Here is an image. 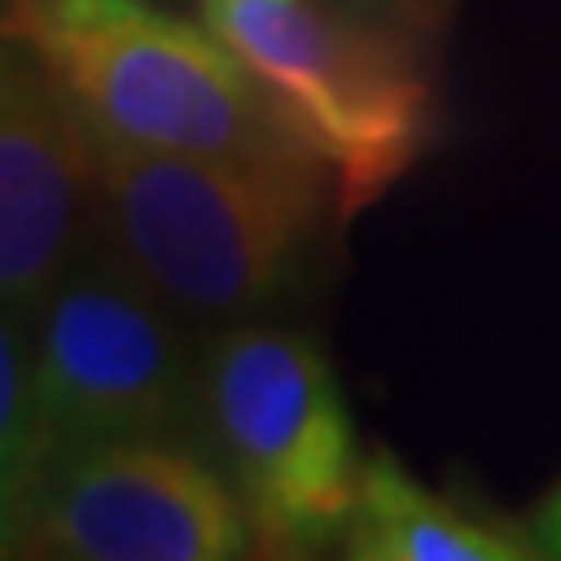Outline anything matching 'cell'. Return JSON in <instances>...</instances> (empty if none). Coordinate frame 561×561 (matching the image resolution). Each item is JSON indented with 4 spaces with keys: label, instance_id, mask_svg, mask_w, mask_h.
Wrapping results in <instances>:
<instances>
[{
    "label": "cell",
    "instance_id": "30bf717a",
    "mask_svg": "<svg viewBox=\"0 0 561 561\" xmlns=\"http://www.w3.org/2000/svg\"><path fill=\"white\" fill-rule=\"evenodd\" d=\"M536 551L561 557V489L541 504V515H536Z\"/></svg>",
    "mask_w": 561,
    "mask_h": 561
},
{
    "label": "cell",
    "instance_id": "5b68a950",
    "mask_svg": "<svg viewBox=\"0 0 561 561\" xmlns=\"http://www.w3.org/2000/svg\"><path fill=\"white\" fill-rule=\"evenodd\" d=\"M26 333L42 468L100 442L193 437L203 348L100 229L26 307Z\"/></svg>",
    "mask_w": 561,
    "mask_h": 561
},
{
    "label": "cell",
    "instance_id": "ba28073f",
    "mask_svg": "<svg viewBox=\"0 0 561 561\" xmlns=\"http://www.w3.org/2000/svg\"><path fill=\"white\" fill-rule=\"evenodd\" d=\"M343 557L359 561H520L536 557V541H525L504 525L458 510L453 500L416 483L390 453L364 458L354 515L343 530Z\"/></svg>",
    "mask_w": 561,
    "mask_h": 561
},
{
    "label": "cell",
    "instance_id": "8fae6325",
    "mask_svg": "<svg viewBox=\"0 0 561 561\" xmlns=\"http://www.w3.org/2000/svg\"><path fill=\"white\" fill-rule=\"evenodd\" d=\"M348 5H375V0H348Z\"/></svg>",
    "mask_w": 561,
    "mask_h": 561
},
{
    "label": "cell",
    "instance_id": "3957f363",
    "mask_svg": "<svg viewBox=\"0 0 561 561\" xmlns=\"http://www.w3.org/2000/svg\"><path fill=\"white\" fill-rule=\"evenodd\" d=\"M193 432L255 525V551L307 557L343 541L359 442L333 364L297 328L224 322L198 354Z\"/></svg>",
    "mask_w": 561,
    "mask_h": 561
},
{
    "label": "cell",
    "instance_id": "9c48e42d",
    "mask_svg": "<svg viewBox=\"0 0 561 561\" xmlns=\"http://www.w3.org/2000/svg\"><path fill=\"white\" fill-rule=\"evenodd\" d=\"M42 483V432L32 401L26 307L0 297V557H16Z\"/></svg>",
    "mask_w": 561,
    "mask_h": 561
},
{
    "label": "cell",
    "instance_id": "6da1fadb",
    "mask_svg": "<svg viewBox=\"0 0 561 561\" xmlns=\"http://www.w3.org/2000/svg\"><path fill=\"white\" fill-rule=\"evenodd\" d=\"M83 136L94 229L187 322H244L297 291L339 203L318 151L193 157Z\"/></svg>",
    "mask_w": 561,
    "mask_h": 561
},
{
    "label": "cell",
    "instance_id": "8992f818",
    "mask_svg": "<svg viewBox=\"0 0 561 561\" xmlns=\"http://www.w3.org/2000/svg\"><path fill=\"white\" fill-rule=\"evenodd\" d=\"M21 551L68 561H229L255 551V525L229 479L182 437L100 442L42 468Z\"/></svg>",
    "mask_w": 561,
    "mask_h": 561
},
{
    "label": "cell",
    "instance_id": "277c9868",
    "mask_svg": "<svg viewBox=\"0 0 561 561\" xmlns=\"http://www.w3.org/2000/svg\"><path fill=\"white\" fill-rule=\"evenodd\" d=\"M203 26L244 62L276 115L359 214L411 172L432 140V79L416 47L348 0H203Z\"/></svg>",
    "mask_w": 561,
    "mask_h": 561
},
{
    "label": "cell",
    "instance_id": "7a4b0ae2",
    "mask_svg": "<svg viewBox=\"0 0 561 561\" xmlns=\"http://www.w3.org/2000/svg\"><path fill=\"white\" fill-rule=\"evenodd\" d=\"M0 26L94 136L193 157L312 151L208 26L146 0H5Z\"/></svg>",
    "mask_w": 561,
    "mask_h": 561
},
{
    "label": "cell",
    "instance_id": "52a82bcc",
    "mask_svg": "<svg viewBox=\"0 0 561 561\" xmlns=\"http://www.w3.org/2000/svg\"><path fill=\"white\" fill-rule=\"evenodd\" d=\"M94 229L89 136L0 26V297L32 307Z\"/></svg>",
    "mask_w": 561,
    "mask_h": 561
}]
</instances>
